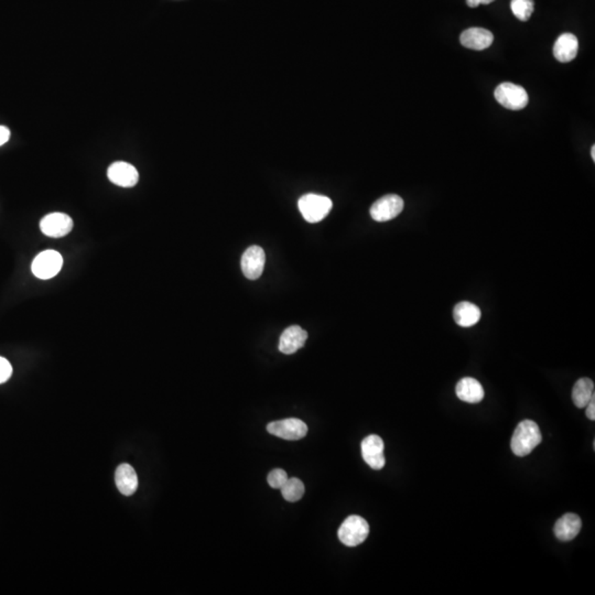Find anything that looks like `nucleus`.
Listing matches in <instances>:
<instances>
[{
  "instance_id": "f257e3e1",
  "label": "nucleus",
  "mask_w": 595,
  "mask_h": 595,
  "mask_svg": "<svg viewBox=\"0 0 595 595\" xmlns=\"http://www.w3.org/2000/svg\"><path fill=\"white\" fill-rule=\"evenodd\" d=\"M539 427L533 420H524L515 429L511 436V447L515 456L524 458L528 456L541 442Z\"/></svg>"
},
{
  "instance_id": "f03ea898",
  "label": "nucleus",
  "mask_w": 595,
  "mask_h": 595,
  "mask_svg": "<svg viewBox=\"0 0 595 595\" xmlns=\"http://www.w3.org/2000/svg\"><path fill=\"white\" fill-rule=\"evenodd\" d=\"M298 207L305 221L309 223H318L327 218L332 209L333 203L327 196L310 193L300 198Z\"/></svg>"
},
{
  "instance_id": "7ed1b4c3",
  "label": "nucleus",
  "mask_w": 595,
  "mask_h": 595,
  "mask_svg": "<svg viewBox=\"0 0 595 595\" xmlns=\"http://www.w3.org/2000/svg\"><path fill=\"white\" fill-rule=\"evenodd\" d=\"M338 539L347 547L361 545L369 535V525L364 518L353 515L344 520L338 529Z\"/></svg>"
},
{
  "instance_id": "20e7f679",
  "label": "nucleus",
  "mask_w": 595,
  "mask_h": 595,
  "mask_svg": "<svg viewBox=\"0 0 595 595\" xmlns=\"http://www.w3.org/2000/svg\"><path fill=\"white\" fill-rule=\"evenodd\" d=\"M496 101L511 110H520L528 104V94L525 89L513 83H502L496 87L494 93Z\"/></svg>"
},
{
  "instance_id": "39448f33",
  "label": "nucleus",
  "mask_w": 595,
  "mask_h": 595,
  "mask_svg": "<svg viewBox=\"0 0 595 595\" xmlns=\"http://www.w3.org/2000/svg\"><path fill=\"white\" fill-rule=\"evenodd\" d=\"M63 265V258L56 250L40 253L31 266L34 276L39 279L48 280L59 274Z\"/></svg>"
},
{
  "instance_id": "423d86ee",
  "label": "nucleus",
  "mask_w": 595,
  "mask_h": 595,
  "mask_svg": "<svg viewBox=\"0 0 595 595\" xmlns=\"http://www.w3.org/2000/svg\"><path fill=\"white\" fill-rule=\"evenodd\" d=\"M404 207L405 203L403 198L396 194H388L375 202L369 213L374 221L387 222L399 215L403 212Z\"/></svg>"
},
{
  "instance_id": "0eeeda50",
  "label": "nucleus",
  "mask_w": 595,
  "mask_h": 595,
  "mask_svg": "<svg viewBox=\"0 0 595 595\" xmlns=\"http://www.w3.org/2000/svg\"><path fill=\"white\" fill-rule=\"evenodd\" d=\"M267 431L272 436H279L281 439L296 441L303 439L307 433V423L296 418L270 422L267 425Z\"/></svg>"
},
{
  "instance_id": "6e6552de",
  "label": "nucleus",
  "mask_w": 595,
  "mask_h": 595,
  "mask_svg": "<svg viewBox=\"0 0 595 595\" xmlns=\"http://www.w3.org/2000/svg\"><path fill=\"white\" fill-rule=\"evenodd\" d=\"M362 456L369 467L373 469H382L385 467L386 458L384 456L385 445L380 436L371 434L362 441Z\"/></svg>"
},
{
  "instance_id": "1a4fd4ad",
  "label": "nucleus",
  "mask_w": 595,
  "mask_h": 595,
  "mask_svg": "<svg viewBox=\"0 0 595 595\" xmlns=\"http://www.w3.org/2000/svg\"><path fill=\"white\" fill-rule=\"evenodd\" d=\"M40 229L49 237H63L72 231V218L65 213H51L40 222Z\"/></svg>"
},
{
  "instance_id": "9d476101",
  "label": "nucleus",
  "mask_w": 595,
  "mask_h": 595,
  "mask_svg": "<svg viewBox=\"0 0 595 595\" xmlns=\"http://www.w3.org/2000/svg\"><path fill=\"white\" fill-rule=\"evenodd\" d=\"M266 256L261 247L254 245L244 253L242 257V271L249 280H256L263 274Z\"/></svg>"
},
{
  "instance_id": "9b49d317",
  "label": "nucleus",
  "mask_w": 595,
  "mask_h": 595,
  "mask_svg": "<svg viewBox=\"0 0 595 595\" xmlns=\"http://www.w3.org/2000/svg\"><path fill=\"white\" fill-rule=\"evenodd\" d=\"M107 176L114 185L123 187H135L139 180L137 169L130 163H123V161H117L109 165Z\"/></svg>"
},
{
  "instance_id": "f8f14e48",
  "label": "nucleus",
  "mask_w": 595,
  "mask_h": 595,
  "mask_svg": "<svg viewBox=\"0 0 595 595\" xmlns=\"http://www.w3.org/2000/svg\"><path fill=\"white\" fill-rule=\"evenodd\" d=\"M307 340V331L303 330L299 325H291L288 329H285L280 336L279 351L283 354H294L305 347Z\"/></svg>"
},
{
  "instance_id": "ddd939ff",
  "label": "nucleus",
  "mask_w": 595,
  "mask_h": 595,
  "mask_svg": "<svg viewBox=\"0 0 595 595\" xmlns=\"http://www.w3.org/2000/svg\"><path fill=\"white\" fill-rule=\"evenodd\" d=\"M462 45L471 50L482 51L489 48L494 41L492 32L483 28H469L460 36Z\"/></svg>"
},
{
  "instance_id": "4468645a",
  "label": "nucleus",
  "mask_w": 595,
  "mask_h": 595,
  "mask_svg": "<svg viewBox=\"0 0 595 595\" xmlns=\"http://www.w3.org/2000/svg\"><path fill=\"white\" fill-rule=\"evenodd\" d=\"M581 528V518L576 514L569 513L558 520L553 528V533L560 541H571L578 536Z\"/></svg>"
},
{
  "instance_id": "2eb2a0df",
  "label": "nucleus",
  "mask_w": 595,
  "mask_h": 595,
  "mask_svg": "<svg viewBox=\"0 0 595 595\" xmlns=\"http://www.w3.org/2000/svg\"><path fill=\"white\" fill-rule=\"evenodd\" d=\"M456 393L458 399L467 404L481 403L485 395L481 383L472 377L462 378L456 384Z\"/></svg>"
},
{
  "instance_id": "dca6fc26",
  "label": "nucleus",
  "mask_w": 595,
  "mask_h": 595,
  "mask_svg": "<svg viewBox=\"0 0 595 595\" xmlns=\"http://www.w3.org/2000/svg\"><path fill=\"white\" fill-rule=\"evenodd\" d=\"M578 49V38L572 34H563L553 45V56L558 61L568 63L576 59Z\"/></svg>"
},
{
  "instance_id": "f3484780",
  "label": "nucleus",
  "mask_w": 595,
  "mask_h": 595,
  "mask_svg": "<svg viewBox=\"0 0 595 595\" xmlns=\"http://www.w3.org/2000/svg\"><path fill=\"white\" fill-rule=\"evenodd\" d=\"M115 482L118 491L125 496H130L137 491V473L129 464H121L117 467L115 473Z\"/></svg>"
},
{
  "instance_id": "a211bd4d",
  "label": "nucleus",
  "mask_w": 595,
  "mask_h": 595,
  "mask_svg": "<svg viewBox=\"0 0 595 595\" xmlns=\"http://www.w3.org/2000/svg\"><path fill=\"white\" fill-rule=\"evenodd\" d=\"M482 312L478 305L471 302H460L454 307L453 318L456 325L462 327H469L476 325L481 319Z\"/></svg>"
},
{
  "instance_id": "6ab92c4d",
  "label": "nucleus",
  "mask_w": 595,
  "mask_h": 595,
  "mask_svg": "<svg viewBox=\"0 0 595 595\" xmlns=\"http://www.w3.org/2000/svg\"><path fill=\"white\" fill-rule=\"evenodd\" d=\"M594 383L590 378L584 377L574 384L572 389L573 404L578 408H585L587 404L594 398Z\"/></svg>"
},
{
  "instance_id": "aec40b11",
  "label": "nucleus",
  "mask_w": 595,
  "mask_h": 595,
  "mask_svg": "<svg viewBox=\"0 0 595 595\" xmlns=\"http://www.w3.org/2000/svg\"><path fill=\"white\" fill-rule=\"evenodd\" d=\"M280 489H281V494L285 500H288L290 503H294V502L301 500L302 496L305 494V484L302 483L299 478H288V481L285 482Z\"/></svg>"
},
{
  "instance_id": "412c9836",
  "label": "nucleus",
  "mask_w": 595,
  "mask_h": 595,
  "mask_svg": "<svg viewBox=\"0 0 595 595\" xmlns=\"http://www.w3.org/2000/svg\"><path fill=\"white\" fill-rule=\"evenodd\" d=\"M534 0H511V9L520 21H527L534 12Z\"/></svg>"
},
{
  "instance_id": "4be33fe9",
  "label": "nucleus",
  "mask_w": 595,
  "mask_h": 595,
  "mask_svg": "<svg viewBox=\"0 0 595 595\" xmlns=\"http://www.w3.org/2000/svg\"><path fill=\"white\" fill-rule=\"evenodd\" d=\"M288 474L281 469H275L268 474V484L272 489H280L288 481Z\"/></svg>"
},
{
  "instance_id": "5701e85b",
  "label": "nucleus",
  "mask_w": 595,
  "mask_h": 595,
  "mask_svg": "<svg viewBox=\"0 0 595 595\" xmlns=\"http://www.w3.org/2000/svg\"><path fill=\"white\" fill-rule=\"evenodd\" d=\"M12 374V367L6 358H0V384L6 383Z\"/></svg>"
},
{
  "instance_id": "b1692460",
  "label": "nucleus",
  "mask_w": 595,
  "mask_h": 595,
  "mask_svg": "<svg viewBox=\"0 0 595 595\" xmlns=\"http://www.w3.org/2000/svg\"><path fill=\"white\" fill-rule=\"evenodd\" d=\"M10 138V130L7 127L0 126V145H5Z\"/></svg>"
},
{
  "instance_id": "393cba45",
  "label": "nucleus",
  "mask_w": 595,
  "mask_h": 595,
  "mask_svg": "<svg viewBox=\"0 0 595 595\" xmlns=\"http://www.w3.org/2000/svg\"><path fill=\"white\" fill-rule=\"evenodd\" d=\"M587 416L590 420L594 421L595 420V397L591 399L587 406Z\"/></svg>"
},
{
  "instance_id": "a878e982",
  "label": "nucleus",
  "mask_w": 595,
  "mask_h": 595,
  "mask_svg": "<svg viewBox=\"0 0 595 595\" xmlns=\"http://www.w3.org/2000/svg\"><path fill=\"white\" fill-rule=\"evenodd\" d=\"M495 0H467V6L471 7V8H476V7L480 6L481 3L483 5H489V3H492Z\"/></svg>"
},
{
  "instance_id": "bb28decb",
  "label": "nucleus",
  "mask_w": 595,
  "mask_h": 595,
  "mask_svg": "<svg viewBox=\"0 0 595 595\" xmlns=\"http://www.w3.org/2000/svg\"><path fill=\"white\" fill-rule=\"evenodd\" d=\"M591 156H592L593 161H595V145H592V149H591Z\"/></svg>"
}]
</instances>
